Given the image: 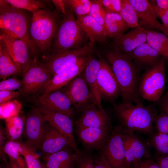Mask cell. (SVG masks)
I'll return each instance as SVG.
<instances>
[{
  "label": "cell",
  "mask_w": 168,
  "mask_h": 168,
  "mask_svg": "<svg viewBox=\"0 0 168 168\" xmlns=\"http://www.w3.org/2000/svg\"><path fill=\"white\" fill-rule=\"evenodd\" d=\"M105 57L119 85L122 102L143 104L138 92L141 68L125 55L113 49L108 50Z\"/></svg>",
  "instance_id": "obj_1"
},
{
  "label": "cell",
  "mask_w": 168,
  "mask_h": 168,
  "mask_svg": "<svg viewBox=\"0 0 168 168\" xmlns=\"http://www.w3.org/2000/svg\"><path fill=\"white\" fill-rule=\"evenodd\" d=\"M122 131L151 135L154 133L153 124L157 114L153 105L115 103L113 105Z\"/></svg>",
  "instance_id": "obj_2"
},
{
  "label": "cell",
  "mask_w": 168,
  "mask_h": 168,
  "mask_svg": "<svg viewBox=\"0 0 168 168\" xmlns=\"http://www.w3.org/2000/svg\"><path fill=\"white\" fill-rule=\"evenodd\" d=\"M32 16L29 11L15 7L6 0H0L1 32L25 42L34 58L39 52L30 34Z\"/></svg>",
  "instance_id": "obj_3"
},
{
  "label": "cell",
  "mask_w": 168,
  "mask_h": 168,
  "mask_svg": "<svg viewBox=\"0 0 168 168\" xmlns=\"http://www.w3.org/2000/svg\"><path fill=\"white\" fill-rule=\"evenodd\" d=\"M59 13L45 8L32 15L30 27V38L39 52L46 54L51 49L59 22Z\"/></svg>",
  "instance_id": "obj_4"
},
{
  "label": "cell",
  "mask_w": 168,
  "mask_h": 168,
  "mask_svg": "<svg viewBox=\"0 0 168 168\" xmlns=\"http://www.w3.org/2000/svg\"><path fill=\"white\" fill-rule=\"evenodd\" d=\"M53 41V53L63 52L81 46L85 36L74 15L69 10L63 14Z\"/></svg>",
  "instance_id": "obj_5"
},
{
  "label": "cell",
  "mask_w": 168,
  "mask_h": 168,
  "mask_svg": "<svg viewBox=\"0 0 168 168\" xmlns=\"http://www.w3.org/2000/svg\"><path fill=\"white\" fill-rule=\"evenodd\" d=\"M164 58L156 64L146 70L141 75L138 92L142 99L149 101L157 102L165 87Z\"/></svg>",
  "instance_id": "obj_6"
},
{
  "label": "cell",
  "mask_w": 168,
  "mask_h": 168,
  "mask_svg": "<svg viewBox=\"0 0 168 168\" xmlns=\"http://www.w3.org/2000/svg\"><path fill=\"white\" fill-rule=\"evenodd\" d=\"M96 52L94 44L90 42L86 45L49 55L45 63L53 76L75 64L82 58Z\"/></svg>",
  "instance_id": "obj_7"
},
{
  "label": "cell",
  "mask_w": 168,
  "mask_h": 168,
  "mask_svg": "<svg viewBox=\"0 0 168 168\" xmlns=\"http://www.w3.org/2000/svg\"><path fill=\"white\" fill-rule=\"evenodd\" d=\"M22 76L21 92L25 95L35 93L43 90L53 77L45 64L40 62L36 57L33 58L29 68Z\"/></svg>",
  "instance_id": "obj_8"
},
{
  "label": "cell",
  "mask_w": 168,
  "mask_h": 168,
  "mask_svg": "<svg viewBox=\"0 0 168 168\" xmlns=\"http://www.w3.org/2000/svg\"><path fill=\"white\" fill-rule=\"evenodd\" d=\"M100 63L97 81L101 100L115 103L121 95V90L111 68L106 60L98 54Z\"/></svg>",
  "instance_id": "obj_9"
},
{
  "label": "cell",
  "mask_w": 168,
  "mask_h": 168,
  "mask_svg": "<svg viewBox=\"0 0 168 168\" xmlns=\"http://www.w3.org/2000/svg\"><path fill=\"white\" fill-rule=\"evenodd\" d=\"M100 151L111 168H126L125 150L119 124L113 128L110 137Z\"/></svg>",
  "instance_id": "obj_10"
},
{
  "label": "cell",
  "mask_w": 168,
  "mask_h": 168,
  "mask_svg": "<svg viewBox=\"0 0 168 168\" xmlns=\"http://www.w3.org/2000/svg\"><path fill=\"white\" fill-rule=\"evenodd\" d=\"M36 107L47 111L63 114L72 118L75 108L65 94L59 90L43 93L33 99Z\"/></svg>",
  "instance_id": "obj_11"
},
{
  "label": "cell",
  "mask_w": 168,
  "mask_h": 168,
  "mask_svg": "<svg viewBox=\"0 0 168 168\" xmlns=\"http://www.w3.org/2000/svg\"><path fill=\"white\" fill-rule=\"evenodd\" d=\"M0 43L20 67L22 75L29 68L33 59L27 45L22 40L1 32Z\"/></svg>",
  "instance_id": "obj_12"
},
{
  "label": "cell",
  "mask_w": 168,
  "mask_h": 168,
  "mask_svg": "<svg viewBox=\"0 0 168 168\" xmlns=\"http://www.w3.org/2000/svg\"><path fill=\"white\" fill-rule=\"evenodd\" d=\"M122 136L126 152V168H129L142 159L152 158L151 147L147 141L143 140L135 133L122 131Z\"/></svg>",
  "instance_id": "obj_13"
},
{
  "label": "cell",
  "mask_w": 168,
  "mask_h": 168,
  "mask_svg": "<svg viewBox=\"0 0 168 168\" xmlns=\"http://www.w3.org/2000/svg\"><path fill=\"white\" fill-rule=\"evenodd\" d=\"M62 91L67 96L78 113L91 101L88 86L82 71L65 86Z\"/></svg>",
  "instance_id": "obj_14"
},
{
  "label": "cell",
  "mask_w": 168,
  "mask_h": 168,
  "mask_svg": "<svg viewBox=\"0 0 168 168\" xmlns=\"http://www.w3.org/2000/svg\"><path fill=\"white\" fill-rule=\"evenodd\" d=\"M75 121L76 127L112 128L110 119L105 111L91 102L83 108Z\"/></svg>",
  "instance_id": "obj_15"
},
{
  "label": "cell",
  "mask_w": 168,
  "mask_h": 168,
  "mask_svg": "<svg viewBox=\"0 0 168 168\" xmlns=\"http://www.w3.org/2000/svg\"><path fill=\"white\" fill-rule=\"evenodd\" d=\"M36 108L42 113L45 120L68 141L76 153L80 154L82 152L78 149L75 140L72 118L63 114Z\"/></svg>",
  "instance_id": "obj_16"
},
{
  "label": "cell",
  "mask_w": 168,
  "mask_h": 168,
  "mask_svg": "<svg viewBox=\"0 0 168 168\" xmlns=\"http://www.w3.org/2000/svg\"><path fill=\"white\" fill-rule=\"evenodd\" d=\"M24 135L25 142L36 149L43 136L47 121L36 107L27 114L25 119Z\"/></svg>",
  "instance_id": "obj_17"
},
{
  "label": "cell",
  "mask_w": 168,
  "mask_h": 168,
  "mask_svg": "<svg viewBox=\"0 0 168 168\" xmlns=\"http://www.w3.org/2000/svg\"><path fill=\"white\" fill-rule=\"evenodd\" d=\"M112 128L76 127L75 132L87 150H101L108 139Z\"/></svg>",
  "instance_id": "obj_18"
},
{
  "label": "cell",
  "mask_w": 168,
  "mask_h": 168,
  "mask_svg": "<svg viewBox=\"0 0 168 168\" xmlns=\"http://www.w3.org/2000/svg\"><path fill=\"white\" fill-rule=\"evenodd\" d=\"M72 147L68 141L47 121L37 149L41 153L42 157Z\"/></svg>",
  "instance_id": "obj_19"
},
{
  "label": "cell",
  "mask_w": 168,
  "mask_h": 168,
  "mask_svg": "<svg viewBox=\"0 0 168 168\" xmlns=\"http://www.w3.org/2000/svg\"><path fill=\"white\" fill-rule=\"evenodd\" d=\"M135 9L139 26L144 28L156 29L168 36V29L160 23L151 4L146 0H128Z\"/></svg>",
  "instance_id": "obj_20"
},
{
  "label": "cell",
  "mask_w": 168,
  "mask_h": 168,
  "mask_svg": "<svg viewBox=\"0 0 168 168\" xmlns=\"http://www.w3.org/2000/svg\"><path fill=\"white\" fill-rule=\"evenodd\" d=\"M91 54L81 58L75 64L54 75L44 86L43 93L58 90L66 85L83 71Z\"/></svg>",
  "instance_id": "obj_21"
},
{
  "label": "cell",
  "mask_w": 168,
  "mask_h": 168,
  "mask_svg": "<svg viewBox=\"0 0 168 168\" xmlns=\"http://www.w3.org/2000/svg\"><path fill=\"white\" fill-rule=\"evenodd\" d=\"M147 30L140 26L130 32L114 38L112 47L123 54L129 53L146 42Z\"/></svg>",
  "instance_id": "obj_22"
},
{
  "label": "cell",
  "mask_w": 168,
  "mask_h": 168,
  "mask_svg": "<svg viewBox=\"0 0 168 168\" xmlns=\"http://www.w3.org/2000/svg\"><path fill=\"white\" fill-rule=\"evenodd\" d=\"M91 54L88 63L82 71L84 77L89 87L91 101L101 110L105 111L101 104L98 87L97 77L100 68L99 59Z\"/></svg>",
  "instance_id": "obj_23"
},
{
  "label": "cell",
  "mask_w": 168,
  "mask_h": 168,
  "mask_svg": "<svg viewBox=\"0 0 168 168\" xmlns=\"http://www.w3.org/2000/svg\"><path fill=\"white\" fill-rule=\"evenodd\" d=\"M124 54L141 69L145 68L146 70L157 63L163 57L147 42L140 45L132 52Z\"/></svg>",
  "instance_id": "obj_24"
},
{
  "label": "cell",
  "mask_w": 168,
  "mask_h": 168,
  "mask_svg": "<svg viewBox=\"0 0 168 168\" xmlns=\"http://www.w3.org/2000/svg\"><path fill=\"white\" fill-rule=\"evenodd\" d=\"M77 20L90 42L103 44L107 41V35L104 28L90 15L77 16Z\"/></svg>",
  "instance_id": "obj_25"
},
{
  "label": "cell",
  "mask_w": 168,
  "mask_h": 168,
  "mask_svg": "<svg viewBox=\"0 0 168 168\" xmlns=\"http://www.w3.org/2000/svg\"><path fill=\"white\" fill-rule=\"evenodd\" d=\"M77 154L69 148L42 157L46 168H74Z\"/></svg>",
  "instance_id": "obj_26"
},
{
  "label": "cell",
  "mask_w": 168,
  "mask_h": 168,
  "mask_svg": "<svg viewBox=\"0 0 168 168\" xmlns=\"http://www.w3.org/2000/svg\"><path fill=\"white\" fill-rule=\"evenodd\" d=\"M105 23L107 36L114 38L123 35L129 27L121 15L116 13L106 12Z\"/></svg>",
  "instance_id": "obj_27"
},
{
  "label": "cell",
  "mask_w": 168,
  "mask_h": 168,
  "mask_svg": "<svg viewBox=\"0 0 168 168\" xmlns=\"http://www.w3.org/2000/svg\"><path fill=\"white\" fill-rule=\"evenodd\" d=\"M20 74H22L20 67L0 43V78L5 80L10 76Z\"/></svg>",
  "instance_id": "obj_28"
},
{
  "label": "cell",
  "mask_w": 168,
  "mask_h": 168,
  "mask_svg": "<svg viewBox=\"0 0 168 168\" xmlns=\"http://www.w3.org/2000/svg\"><path fill=\"white\" fill-rule=\"evenodd\" d=\"M5 121V131L8 140L22 142L25 120L18 115L7 119Z\"/></svg>",
  "instance_id": "obj_29"
},
{
  "label": "cell",
  "mask_w": 168,
  "mask_h": 168,
  "mask_svg": "<svg viewBox=\"0 0 168 168\" xmlns=\"http://www.w3.org/2000/svg\"><path fill=\"white\" fill-rule=\"evenodd\" d=\"M20 153L24 159L26 168H43L36 149L26 142H20Z\"/></svg>",
  "instance_id": "obj_30"
},
{
  "label": "cell",
  "mask_w": 168,
  "mask_h": 168,
  "mask_svg": "<svg viewBox=\"0 0 168 168\" xmlns=\"http://www.w3.org/2000/svg\"><path fill=\"white\" fill-rule=\"evenodd\" d=\"M147 142L154 149L157 157L168 155V135L157 132L150 135Z\"/></svg>",
  "instance_id": "obj_31"
},
{
  "label": "cell",
  "mask_w": 168,
  "mask_h": 168,
  "mask_svg": "<svg viewBox=\"0 0 168 168\" xmlns=\"http://www.w3.org/2000/svg\"><path fill=\"white\" fill-rule=\"evenodd\" d=\"M13 7L25 10L34 14L41 9L45 8L47 1L38 0H6Z\"/></svg>",
  "instance_id": "obj_32"
},
{
  "label": "cell",
  "mask_w": 168,
  "mask_h": 168,
  "mask_svg": "<svg viewBox=\"0 0 168 168\" xmlns=\"http://www.w3.org/2000/svg\"><path fill=\"white\" fill-rule=\"evenodd\" d=\"M20 142L8 140L4 143L3 150L11 159L23 168H26L24 158L20 153Z\"/></svg>",
  "instance_id": "obj_33"
},
{
  "label": "cell",
  "mask_w": 168,
  "mask_h": 168,
  "mask_svg": "<svg viewBox=\"0 0 168 168\" xmlns=\"http://www.w3.org/2000/svg\"><path fill=\"white\" fill-rule=\"evenodd\" d=\"M119 14L129 27L135 28L139 26L136 12L128 0H122Z\"/></svg>",
  "instance_id": "obj_34"
},
{
  "label": "cell",
  "mask_w": 168,
  "mask_h": 168,
  "mask_svg": "<svg viewBox=\"0 0 168 168\" xmlns=\"http://www.w3.org/2000/svg\"><path fill=\"white\" fill-rule=\"evenodd\" d=\"M21 109V103L16 99L0 104V118L5 120L18 115Z\"/></svg>",
  "instance_id": "obj_35"
},
{
  "label": "cell",
  "mask_w": 168,
  "mask_h": 168,
  "mask_svg": "<svg viewBox=\"0 0 168 168\" xmlns=\"http://www.w3.org/2000/svg\"><path fill=\"white\" fill-rule=\"evenodd\" d=\"M146 42L163 57L168 59V49L156 35L155 31L147 30Z\"/></svg>",
  "instance_id": "obj_36"
},
{
  "label": "cell",
  "mask_w": 168,
  "mask_h": 168,
  "mask_svg": "<svg viewBox=\"0 0 168 168\" xmlns=\"http://www.w3.org/2000/svg\"><path fill=\"white\" fill-rule=\"evenodd\" d=\"M69 9L77 16L88 15L91 5L90 0H67Z\"/></svg>",
  "instance_id": "obj_37"
},
{
  "label": "cell",
  "mask_w": 168,
  "mask_h": 168,
  "mask_svg": "<svg viewBox=\"0 0 168 168\" xmlns=\"http://www.w3.org/2000/svg\"><path fill=\"white\" fill-rule=\"evenodd\" d=\"M106 13L105 10L98 0H91V5L88 15L102 26L105 29Z\"/></svg>",
  "instance_id": "obj_38"
},
{
  "label": "cell",
  "mask_w": 168,
  "mask_h": 168,
  "mask_svg": "<svg viewBox=\"0 0 168 168\" xmlns=\"http://www.w3.org/2000/svg\"><path fill=\"white\" fill-rule=\"evenodd\" d=\"M87 150L78 155L74 168H94V158Z\"/></svg>",
  "instance_id": "obj_39"
},
{
  "label": "cell",
  "mask_w": 168,
  "mask_h": 168,
  "mask_svg": "<svg viewBox=\"0 0 168 168\" xmlns=\"http://www.w3.org/2000/svg\"><path fill=\"white\" fill-rule=\"evenodd\" d=\"M154 128L157 132L168 135V115L161 111L155 118Z\"/></svg>",
  "instance_id": "obj_40"
},
{
  "label": "cell",
  "mask_w": 168,
  "mask_h": 168,
  "mask_svg": "<svg viewBox=\"0 0 168 168\" xmlns=\"http://www.w3.org/2000/svg\"><path fill=\"white\" fill-rule=\"evenodd\" d=\"M23 85L22 80L15 77L3 80L0 82V91H15L21 89Z\"/></svg>",
  "instance_id": "obj_41"
},
{
  "label": "cell",
  "mask_w": 168,
  "mask_h": 168,
  "mask_svg": "<svg viewBox=\"0 0 168 168\" xmlns=\"http://www.w3.org/2000/svg\"><path fill=\"white\" fill-rule=\"evenodd\" d=\"M106 12L120 14L122 0H98Z\"/></svg>",
  "instance_id": "obj_42"
},
{
  "label": "cell",
  "mask_w": 168,
  "mask_h": 168,
  "mask_svg": "<svg viewBox=\"0 0 168 168\" xmlns=\"http://www.w3.org/2000/svg\"><path fill=\"white\" fill-rule=\"evenodd\" d=\"M129 168H161L152 158L142 159L133 164Z\"/></svg>",
  "instance_id": "obj_43"
},
{
  "label": "cell",
  "mask_w": 168,
  "mask_h": 168,
  "mask_svg": "<svg viewBox=\"0 0 168 168\" xmlns=\"http://www.w3.org/2000/svg\"><path fill=\"white\" fill-rule=\"evenodd\" d=\"M21 93L15 91H0V104L12 100L18 96Z\"/></svg>",
  "instance_id": "obj_44"
},
{
  "label": "cell",
  "mask_w": 168,
  "mask_h": 168,
  "mask_svg": "<svg viewBox=\"0 0 168 168\" xmlns=\"http://www.w3.org/2000/svg\"><path fill=\"white\" fill-rule=\"evenodd\" d=\"M94 168H111L101 151L94 157Z\"/></svg>",
  "instance_id": "obj_45"
},
{
  "label": "cell",
  "mask_w": 168,
  "mask_h": 168,
  "mask_svg": "<svg viewBox=\"0 0 168 168\" xmlns=\"http://www.w3.org/2000/svg\"><path fill=\"white\" fill-rule=\"evenodd\" d=\"M149 2L151 4L157 16H158L161 19L163 25L168 29V11L159 8L155 3L154 4L153 3Z\"/></svg>",
  "instance_id": "obj_46"
},
{
  "label": "cell",
  "mask_w": 168,
  "mask_h": 168,
  "mask_svg": "<svg viewBox=\"0 0 168 168\" xmlns=\"http://www.w3.org/2000/svg\"><path fill=\"white\" fill-rule=\"evenodd\" d=\"M51 1L59 13L64 14L69 10L67 0H53Z\"/></svg>",
  "instance_id": "obj_47"
},
{
  "label": "cell",
  "mask_w": 168,
  "mask_h": 168,
  "mask_svg": "<svg viewBox=\"0 0 168 168\" xmlns=\"http://www.w3.org/2000/svg\"><path fill=\"white\" fill-rule=\"evenodd\" d=\"M161 111L168 115V97L165 96L158 101Z\"/></svg>",
  "instance_id": "obj_48"
},
{
  "label": "cell",
  "mask_w": 168,
  "mask_h": 168,
  "mask_svg": "<svg viewBox=\"0 0 168 168\" xmlns=\"http://www.w3.org/2000/svg\"><path fill=\"white\" fill-rule=\"evenodd\" d=\"M156 161L161 168H168V155L157 157Z\"/></svg>",
  "instance_id": "obj_49"
},
{
  "label": "cell",
  "mask_w": 168,
  "mask_h": 168,
  "mask_svg": "<svg viewBox=\"0 0 168 168\" xmlns=\"http://www.w3.org/2000/svg\"><path fill=\"white\" fill-rule=\"evenodd\" d=\"M155 4L159 8L168 11V0H155Z\"/></svg>",
  "instance_id": "obj_50"
},
{
  "label": "cell",
  "mask_w": 168,
  "mask_h": 168,
  "mask_svg": "<svg viewBox=\"0 0 168 168\" xmlns=\"http://www.w3.org/2000/svg\"><path fill=\"white\" fill-rule=\"evenodd\" d=\"M7 168H23L19 166L16 162L9 158Z\"/></svg>",
  "instance_id": "obj_51"
},
{
  "label": "cell",
  "mask_w": 168,
  "mask_h": 168,
  "mask_svg": "<svg viewBox=\"0 0 168 168\" xmlns=\"http://www.w3.org/2000/svg\"><path fill=\"white\" fill-rule=\"evenodd\" d=\"M0 168H7V166L3 164H1Z\"/></svg>",
  "instance_id": "obj_52"
},
{
  "label": "cell",
  "mask_w": 168,
  "mask_h": 168,
  "mask_svg": "<svg viewBox=\"0 0 168 168\" xmlns=\"http://www.w3.org/2000/svg\"><path fill=\"white\" fill-rule=\"evenodd\" d=\"M165 96L167 97H168V91L166 93V95H165Z\"/></svg>",
  "instance_id": "obj_53"
},
{
  "label": "cell",
  "mask_w": 168,
  "mask_h": 168,
  "mask_svg": "<svg viewBox=\"0 0 168 168\" xmlns=\"http://www.w3.org/2000/svg\"><path fill=\"white\" fill-rule=\"evenodd\" d=\"M42 166H43V168H46L43 165V164H42Z\"/></svg>",
  "instance_id": "obj_54"
}]
</instances>
